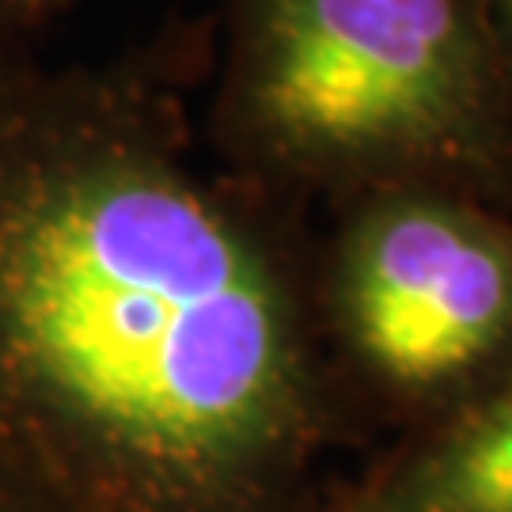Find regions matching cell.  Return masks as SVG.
Returning a JSON list of instances; mask_svg holds the SVG:
<instances>
[{
  "label": "cell",
  "mask_w": 512,
  "mask_h": 512,
  "mask_svg": "<svg viewBox=\"0 0 512 512\" xmlns=\"http://www.w3.org/2000/svg\"><path fill=\"white\" fill-rule=\"evenodd\" d=\"M186 57L0 50V459L73 512H319L311 258L198 164Z\"/></svg>",
  "instance_id": "cell-1"
},
{
  "label": "cell",
  "mask_w": 512,
  "mask_h": 512,
  "mask_svg": "<svg viewBox=\"0 0 512 512\" xmlns=\"http://www.w3.org/2000/svg\"><path fill=\"white\" fill-rule=\"evenodd\" d=\"M213 145L281 202L512 179L509 65L478 0H228Z\"/></svg>",
  "instance_id": "cell-2"
},
{
  "label": "cell",
  "mask_w": 512,
  "mask_h": 512,
  "mask_svg": "<svg viewBox=\"0 0 512 512\" xmlns=\"http://www.w3.org/2000/svg\"><path fill=\"white\" fill-rule=\"evenodd\" d=\"M311 300L338 395L433 425L512 372V220L429 186L357 194Z\"/></svg>",
  "instance_id": "cell-3"
},
{
  "label": "cell",
  "mask_w": 512,
  "mask_h": 512,
  "mask_svg": "<svg viewBox=\"0 0 512 512\" xmlns=\"http://www.w3.org/2000/svg\"><path fill=\"white\" fill-rule=\"evenodd\" d=\"M319 512H512V372L475 403L421 425Z\"/></svg>",
  "instance_id": "cell-4"
},
{
  "label": "cell",
  "mask_w": 512,
  "mask_h": 512,
  "mask_svg": "<svg viewBox=\"0 0 512 512\" xmlns=\"http://www.w3.org/2000/svg\"><path fill=\"white\" fill-rule=\"evenodd\" d=\"M73 8L76 0H0V50L42 46Z\"/></svg>",
  "instance_id": "cell-5"
},
{
  "label": "cell",
  "mask_w": 512,
  "mask_h": 512,
  "mask_svg": "<svg viewBox=\"0 0 512 512\" xmlns=\"http://www.w3.org/2000/svg\"><path fill=\"white\" fill-rule=\"evenodd\" d=\"M0 512H73L0 459Z\"/></svg>",
  "instance_id": "cell-6"
},
{
  "label": "cell",
  "mask_w": 512,
  "mask_h": 512,
  "mask_svg": "<svg viewBox=\"0 0 512 512\" xmlns=\"http://www.w3.org/2000/svg\"><path fill=\"white\" fill-rule=\"evenodd\" d=\"M478 8L486 16V27H490L505 65L512 69V0H478Z\"/></svg>",
  "instance_id": "cell-7"
}]
</instances>
